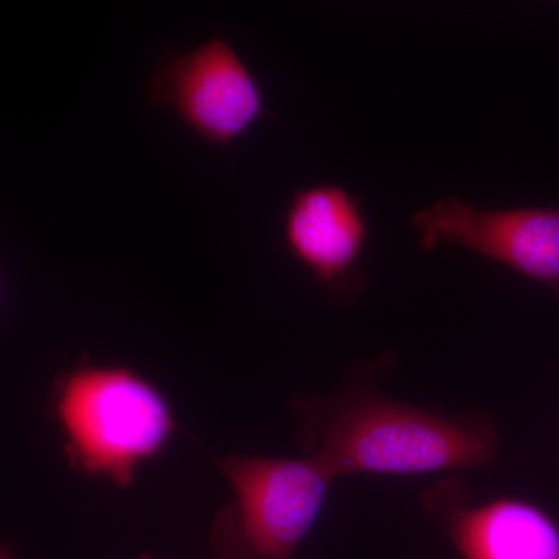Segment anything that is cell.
<instances>
[{"label": "cell", "mask_w": 559, "mask_h": 559, "mask_svg": "<svg viewBox=\"0 0 559 559\" xmlns=\"http://www.w3.org/2000/svg\"><path fill=\"white\" fill-rule=\"evenodd\" d=\"M234 500L213 525L221 559H293L314 527L333 477L305 459H218Z\"/></svg>", "instance_id": "cell-3"}, {"label": "cell", "mask_w": 559, "mask_h": 559, "mask_svg": "<svg viewBox=\"0 0 559 559\" xmlns=\"http://www.w3.org/2000/svg\"><path fill=\"white\" fill-rule=\"evenodd\" d=\"M145 97L221 150L267 114L259 80L221 35L194 49L165 53L146 83Z\"/></svg>", "instance_id": "cell-4"}, {"label": "cell", "mask_w": 559, "mask_h": 559, "mask_svg": "<svg viewBox=\"0 0 559 559\" xmlns=\"http://www.w3.org/2000/svg\"><path fill=\"white\" fill-rule=\"evenodd\" d=\"M294 404L304 426V450L333 479L481 468L495 462L500 450L498 430L488 418L447 417L389 399L370 384Z\"/></svg>", "instance_id": "cell-1"}, {"label": "cell", "mask_w": 559, "mask_h": 559, "mask_svg": "<svg viewBox=\"0 0 559 559\" xmlns=\"http://www.w3.org/2000/svg\"><path fill=\"white\" fill-rule=\"evenodd\" d=\"M55 414L70 462L123 487L175 430L170 404L159 390L121 367L69 373L58 388Z\"/></svg>", "instance_id": "cell-2"}, {"label": "cell", "mask_w": 559, "mask_h": 559, "mask_svg": "<svg viewBox=\"0 0 559 559\" xmlns=\"http://www.w3.org/2000/svg\"><path fill=\"white\" fill-rule=\"evenodd\" d=\"M421 249L462 246L547 286L559 299V209H477L444 198L412 218Z\"/></svg>", "instance_id": "cell-5"}, {"label": "cell", "mask_w": 559, "mask_h": 559, "mask_svg": "<svg viewBox=\"0 0 559 559\" xmlns=\"http://www.w3.org/2000/svg\"><path fill=\"white\" fill-rule=\"evenodd\" d=\"M2 559H13V558L10 557V554H5V551H3Z\"/></svg>", "instance_id": "cell-8"}, {"label": "cell", "mask_w": 559, "mask_h": 559, "mask_svg": "<svg viewBox=\"0 0 559 559\" xmlns=\"http://www.w3.org/2000/svg\"><path fill=\"white\" fill-rule=\"evenodd\" d=\"M283 240L330 296L358 288V263L369 226L358 198L337 183L296 190L283 218Z\"/></svg>", "instance_id": "cell-7"}, {"label": "cell", "mask_w": 559, "mask_h": 559, "mask_svg": "<svg viewBox=\"0 0 559 559\" xmlns=\"http://www.w3.org/2000/svg\"><path fill=\"white\" fill-rule=\"evenodd\" d=\"M421 500L459 559H559V524L535 502L520 498L476 502L454 477L429 488Z\"/></svg>", "instance_id": "cell-6"}]
</instances>
